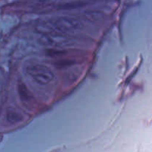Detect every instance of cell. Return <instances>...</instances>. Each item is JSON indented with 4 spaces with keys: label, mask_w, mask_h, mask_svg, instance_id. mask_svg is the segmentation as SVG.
<instances>
[{
    "label": "cell",
    "mask_w": 152,
    "mask_h": 152,
    "mask_svg": "<svg viewBox=\"0 0 152 152\" xmlns=\"http://www.w3.org/2000/svg\"><path fill=\"white\" fill-rule=\"evenodd\" d=\"M50 23L61 34H74L81 31L85 25L81 19L71 16H59L50 19Z\"/></svg>",
    "instance_id": "1"
},
{
    "label": "cell",
    "mask_w": 152,
    "mask_h": 152,
    "mask_svg": "<svg viewBox=\"0 0 152 152\" xmlns=\"http://www.w3.org/2000/svg\"><path fill=\"white\" fill-rule=\"evenodd\" d=\"M27 74L38 84L46 86L53 81L54 74L49 67L39 62L29 63L25 67Z\"/></svg>",
    "instance_id": "2"
},
{
    "label": "cell",
    "mask_w": 152,
    "mask_h": 152,
    "mask_svg": "<svg viewBox=\"0 0 152 152\" xmlns=\"http://www.w3.org/2000/svg\"><path fill=\"white\" fill-rule=\"evenodd\" d=\"M83 16L86 20L94 22L102 19L104 16V13L101 10H96V9H88L85 10L83 13Z\"/></svg>",
    "instance_id": "3"
},
{
    "label": "cell",
    "mask_w": 152,
    "mask_h": 152,
    "mask_svg": "<svg viewBox=\"0 0 152 152\" xmlns=\"http://www.w3.org/2000/svg\"><path fill=\"white\" fill-rule=\"evenodd\" d=\"M23 114L17 108L9 107L7 110V120L10 123H16L23 120Z\"/></svg>",
    "instance_id": "4"
},
{
    "label": "cell",
    "mask_w": 152,
    "mask_h": 152,
    "mask_svg": "<svg viewBox=\"0 0 152 152\" xmlns=\"http://www.w3.org/2000/svg\"><path fill=\"white\" fill-rule=\"evenodd\" d=\"M18 91H19V94L21 99L24 102H29L31 100V94H30L27 86L23 83H19V85H18Z\"/></svg>",
    "instance_id": "5"
},
{
    "label": "cell",
    "mask_w": 152,
    "mask_h": 152,
    "mask_svg": "<svg viewBox=\"0 0 152 152\" xmlns=\"http://www.w3.org/2000/svg\"><path fill=\"white\" fill-rule=\"evenodd\" d=\"M88 4V3L86 2V1H71V2L63 3V4L59 5V7L60 9H63V10H72V9L83 7Z\"/></svg>",
    "instance_id": "6"
},
{
    "label": "cell",
    "mask_w": 152,
    "mask_h": 152,
    "mask_svg": "<svg viewBox=\"0 0 152 152\" xmlns=\"http://www.w3.org/2000/svg\"><path fill=\"white\" fill-rule=\"evenodd\" d=\"M74 63H75V61L68 60V59H65V60L60 59L59 61H57L56 62H55V65H56V66L57 68H64V67L73 65Z\"/></svg>",
    "instance_id": "7"
}]
</instances>
